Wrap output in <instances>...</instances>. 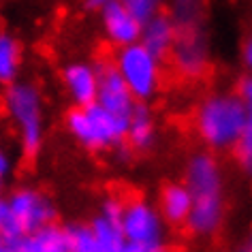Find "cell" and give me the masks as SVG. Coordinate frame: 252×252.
<instances>
[{
	"label": "cell",
	"instance_id": "cell-1",
	"mask_svg": "<svg viewBox=\"0 0 252 252\" xmlns=\"http://www.w3.org/2000/svg\"><path fill=\"white\" fill-rule=\"evenodd\" d=\"M248 124L250 120L239 94H210L194 111L197 137L205 148L216 152L235 148Z\"/></svg>",
	"mask_w": 252,
	"mask_h": 252
},
{
	"label": "cell",
	"instance_id": "cell-2",
	"mask_svg": "<svg viewBox=\"0 0 252 252\" xmlns=\"http://www.w3.org/2000/svg\"><path fill=\"white\" fill-rule=\"evenodd\" d=\"M2 105L22 150L30 156L36 154L45 139V109L41 90L32 81L15 79L4 90Z\"/></svg>",
	"mask_w": 252,
	"mask_h": 252
},
{
	"label": "cell",
	"instance_id": "cell-3",
	"mask_svg": "<svg viewBox=\"0 0 252 252\" xmlns=\"http://www.w3.org/2000/svg\"><path fill=\"white\" fill-rule=\"evenodd\" d=\"M128 118L118 116L96 100L90 105L75 107L66 113V130L81 148L92 152L120 148L126 141Z\"/></svg>",
	"mask_w": 252,
	"mask_h": 252
},
{
	"label": "cell",
	"instance_id": "cell-4",
	"mask_svg": "<svg viewBox=\"0 0 252 252\" xmlns=\"http://www.w3.org/2000/svg\"><path fill=\"white\" fill-rule=\"evenodd\" d=\"M162 58L152 54L143 43H130L126 47H118L113 56V66L122 75L128 90L133 92L137 103L152 100L160 90L162 81Z\"/></svg>",
	"mask_w": 252,
	"mask_h": 252
},
{
	"label": "cell",
	"instance_id": "cell-5",
	"mask_svg": "<svg viewBox=\"0 0 252 252\" xmlns=\"http://www.w3.org/2000/svg\"><path fill=\"white\" fill-rule=\"evenodd\" d=\"M122 231L126 242L165 246L167 222L160 210L146 199H130L124 203Z\"/></svg>",
	"mask_w": 252,
	"mask_h": 252
},
{
	"label": "cell",
	"instance_id": "cell-6",
	"mask_svg": "<svg viewBox=\"0 0 252 252\" xmlns=\"http://www.w3.org/2000/svg\"><path fill=\"white\" fill-rule=\"evenodd\" d=\"M169 56H171L173 66L180 75L188 79L201 77L210 64V45H207L203 26L178 30V36H175Z\"/></svg>",
	"mask_w": 252,
	"mask_h": 252
},
{
	"label": "cell",
	"instance_id": "cell-7",
	"mask_svg": "<svg viewBox=\"0 0 252 252\" xmlns=\"http://www.w3.org/2000/svg\"><path fill=\"white\" fill-rule=\"evenodd\" d=\"M7 201L24 233L41 229V226L52 224L56 220V207L52 199L39 188H30V186L17 188V190L11 192Z\"/></svg>",
	"mask_w": 252,
	"mask_h": 252
},
{
	"label": "cell",
	"instance_id": "cell-8",
	"mask_svg": "<svg viewBox=\"0 0 252 252\" xmlns=\"http://www.w3.org/2000/svg\"><path fill=\"white\" fill-rule=\"evenodd\" d=\"M96 103L103 105L118 116L128 118L133 109L137 107V98L128 90L122 75L113 66V62L98 64V90H96Z\"/></svg>",
	"mask_w": 252,
	"mask_h": 252
},
{
	"label": "cell",
	"instance_id": "cell-9",
	"mask_svg": "<svg viewBox=\"0 0 252 252\" xmlns=\"http://www.w3.org/2000/svg\"><path fill=\"white\" fill-rule=\"evenodd\" d=\"M122 212H124V201L118 197H107L98 207V214L92 218L90 229L98 244L107 252H122L126 237L122 231Z\"/></svg>",
	"mask_w": 252,
	"mask_h": 252
},
{
	"label": "cell",
	"instance_id": "cell-10",
	"mask_svg": "<svg viewBox=\"0 0 252 252\" xmlns=\"http://www.w3.org/2000/svg\"><path fill=\"white\" fill-rule=\"evenodd\" d=\"M100 26H103L105 39L113 47H126L130 43H137L141 39V26L143 24L124 7L122 2H111L98 11Z\"/></svg>",
	"mask_w": 252,
	"mask_h": 252
},
{
	"label": "cell",
	"instance_id": "cell-11",
	"mask_svg": "<svg viewBox=\"0 0 252 252\" xmlns=\"http://www.w3.org/2000/svg\"><path fill=\"white\" fill-rule=\"evenodd\" d=\"M186 186L190 188L192 199L222 194V171L218 160L207 152L194 154L186 167Z\"/></svg>",
	"mask_w": 252,
	"mask_h": 252
},
{
	"label": "cell",
	"instance_id": "cell-12",
	"mask_svg": "<svg viewBox=\"0 0 252 252\" xmlns=\"http://www.w3.org/2000/svg\"><path fill=\"white\" fill-rule=\"evenodd\" d=\"M62 86L68 100L75 107L90 105L96 100L98 90V66L90 64L84 60H75L62 68Z\"/></svg>",
	"mask_w": 252,
	"mask_h": 252
},
{
	"label": "cell",
	"instance_id": "cell-13",
	"mask_svg": "<svg viewBox=\"0 0 252 252\" xmlns=\"http://www.w3.org/2000/svg\"><path fill=\"white\" fill-rule=\"evenodd\" d=\"M222 220H224L222 194H218V197H203V199H192V210L186 220V226L192 235L210 237L222 226Z\"/></svg>",
	"mask_w": 252,
	"mask_h": 252
},
{
	"label": "cell",
	"instance_id": "cell-14",
	"mask_svg": "<svg viewBox=\"0 0 252 252\" xmlns=\"http://www.w3.org/2000/svg\"><path fill=\"white\" fill-rule=\"evenodd\" d=\"M15 248L17 252H68L71 237H68V229L52 222L41 229L24 233Z\"/></svg>",
	"mask_w": 252,
	"mask_h": 252
},
{
	"label": "cell",
	"instance_id": "cell-15",
	"mask_svg": "<svg viewBox=\"0 0 252 252\" xmlns=\"http://www.w3.org/2000/svg\"><path fill=\"white\" fill-rule=\"evenodd\" d=\"M175 36H178V26H175V22L171 20V15L156 13L152 20L143 22L139 43H143V45L152 54L158 56V58H167V56L171 54Z\"/></svg>",
	"mask_w": 252,
	"mask_h": 252
},
{
	"label": "cell",
	"instance_id": "cell-16",
	"mask_svg": "<svg viewBox=\"0 0 252 252\" xmlns=\"http://www.w3.org/2000/svg\"><path fill=\"white\" fill-rule=\"evenodd\" d=\"M158 210L169 224H186L192 210V192L186 184H169L160 190Z\"/></svg>",
	"mask_w": 252,
	"mask_h": 252
},
{
	"label": "cell",
	"instance_id": "cell-17",
	"mask_svg": "<svg viewBox=\"0 0 252 252\" xmlns=\"http://www.w3.org/2000/svg\"><path fill=\"white\" fill-rule=\"evenodd\" d=\"M126 141L137 152H146L156 141V122L148 107L137 105L128 116V128H126Z\"/></svg>",
	"mask_w": 252,
	"mask_h": 252
},
{
	"label": "cell",
	"instance_id": "cell-18",
	"mask_svg": "<svg viewBox=\"0 0 252 252\" xmlns=\"http://www.w3.org/2000/svg\"><path fill=\"white\" fill-rule=\"evenodd\" d=\"M22 71V45L13 34L0 32V84L9 86Z\"/></svg>",
	"mask_w": 252,
	"mask_h": 252
},
{
	"label": "cell",
	"instance_id": "cell-19",
	"mask_svg": "<svg viewBox=\"0 0 252 252\" xmlns=\"http://www.w3.org/2000/svg\"><path fill=\"white\" fill-rule=\"evenodd\" d=\"M205 0H169V15L178 30L203 26Z\"/></svg>",
	"mask_w": 252,
	"mask_h": 252
},
{
	"label": "cell",
	"instance_id": "cell-20",
	"mask_svg": "<svg viewBox=\"0 0 252 252\" xmlns=\"http://www.w3.org/2000/svg\"><path fill=\"white\" fill-rule=\"evenodd\" d=\"M68 237H71V250L68 252H107L94 237L92 229L86 224L68 226Z\"/></svg>",
	"mask_w": 252,
	"mask_h": 252
},
{
	"label": "cell",
	"instance_id": "cell-21",
	"mask_svg": "<svg viewBox=\"0 0 252 252\" xmlns=\"http://www.w3.org/2000/svg\"><path fill=\"white\" fill-rule=\"evenodd\" d=\"M0 235H4L9 242H13V244L20 242L22 235H24L20 222L15 220L13 212H11L9 201L2 199V197H0Z\"/></svg>",
	"mask_w": 252,
	"mask_h": 252
},
{
	"label": "cell",
	"instance_id": "cell-22",
	"mask_svg": "<svg viewBox=\"0 0 252 252\" xmlns=\"http://www.w3.org/2000/svg\"><path fill=\"white\" fill-rule=\"evenodd\" d=\"M118 2H122L124 7L143 24V22L152 20L156 13H160L162 0H118Z\"/></svg>",
	"mask_w": 252,
	"mask_h": 252
},
{
	"label": "cell",
	"instance_id": "cell-23",
	"mask_svg": "<svg viewBox=\"0 0 252 252\" xmlns=\"http://www.w3.org/2000/svg\"><path fill=\"white\" fill-rule=\"evenodd\" d=\"M235 150H237V160L242 162V167L246 171H252V122L246 126L244 135L235 143Z\"/></svg>",
	"mask_w": 252,
	"mask_h": 252
},
{
	"label": "cell",
	"instance_id": "cell-24",
	"mask_svg": "<svg viewBox=\"0 0 252 252\" xmlns=\"http://www.w3.org/2000/svg\"><path fill=\"white\" fill-rule=\"evenodd\" d=\"M239 98H242L244 109L248 113V120L252 122V77L242 79V84H239Z\"/></svg>",
	"mask_w": 252,
	"mask_h": 252
},
{
	"label": "cell",
	"instance_id": "cell-25",
	"mask_svg": "<svg viewBox=\"0 0 252 252\" xmlns=\"http://www.w3.org/2000/svg\"><path fill=\"white\" fill-rule=\"evenodd\" d=\"M11 169H13V158H11L7 146L0 141V178H7Z\"/></svg>",
	"mask_w": 252,
	"mask_h": 252
},
{
	"label": "cell",
	"instance_id": "cell-26",
	"mask_svg": "<svg viewBox=\"0 0 252 252\" xmlns=\"http://www.w3.org/2000/svg\"><path fill=\"white\" fill-rule=\"evenodd\" d=\"M122 252H165V246H154V244H135L126 242Z\"/></svg>",
	"mask_w": 252,
	"mask_h": 252
},
{
	"label": "cell",
	"instance_id": "cell-27",
	"mask_svg": "<svg viewBox=\"0 0 252 252\" xmlns=\"http://www.w3.org/2000/svg\"><path fill=\"white\" fill-rule=\"evenodd\" d=\"M111 2H118V0H86V7L92 9V11H100L103 7H107V4Z\"/></svg>",
	"mask_w": 252,
	"mask_h": 252
},
{
	"label": "cell",
	"instance_id": "cell-28",
	"mask_svg": "<svg viewBox=\"0 0 252 252\" xmlns=\"http://www.w3.org/2000/svg\"><path fill=\"white\" fill-rule=\"evenodd\" d=\"M244 62H246V66L252 71V36L246 41V45H244Z\"/></svg>",
	"mask_w": 252,
	"mask_h": 252
},
{
	"label": "cell",
	"instance_id": "cell-29",
	"mask_svg": "<svg viewBox=\"0 0 252 252\" xmlns=\"http://www.w3.org/2000/svg\"><path fill=\"white\" fill-rule=\"evenodd\" d=\"M0 252H17V248L13 242H9L4 235H0Z\"/></svg>",
	"mask_w": 252,
	"mask_h": 252
},
{
	"label": "cell",
	"instance_id": "cell-30",
	"mask_svg": "<svg viewBox=\"0 0 252 252\" xmlns=\"http://www.w3.org/2000/svg\"><path fill=\"white\" fill-rule=\"evenodd\" d=\"M235 252H252V237H246L242 244L237 246V250Z\"/></svg>",
	"mask_w": 252,
	"mask_h": 252
},
{
	"label": "cell",
	"instance_id": "cell-31",
	"mask_svg": "<svg viewBox=\"0 0 252 252\" xmlns=\"http://www.w3.org/2000/svg\"><path fill=\"white\" fill-rule=\"evenodd\" d=\"M2 182H4V178H0V194H2Z\"/></svg>",
	"mask_w": 252,
	"mask_h": 252
}]
</instances>
